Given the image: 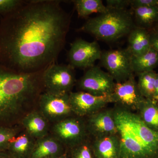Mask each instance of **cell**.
<instances>
[{
	"label": "cell",
	"instance_id": "obj_1",
	"mask_svg": "<svg viewBox=\"0 0 158 158\" xmlns=\"http://www.w3.org/2000/svg\"><path fill=\"white\" fill-rule=\"evenodd\" d=\"M61 1H24L0 19V65L19 73L44 71L64 48L71 16Z\"/></svg>",
	"mask_w": 158,
	"mask_h": 158
},
{
	"label": "cell",
	"instance_id": "obj_2",
	"mask_svg": "<svg viewBox=\"0 0 158 158\" xmlns=\"http://www.w3.org/2000/svg\"><path fill=\"white\" fill-rule=\"evenodd\" d=\"M44 71L19 73L0 65V125L13 127L23 108L39 98Z\"/></svg>",
	"mask_w": 158,
	"mask_h": 158
},
{
	"label": "cell",
	"instance_id": "obj_3",
	"mask_svg": "<svg viewBox=\"0 0 158 158\" xmlns=\"http://www.w3.org/2000/svg\"><path fill=\"white\" fill-rule=\"evenodd\" d=\"M120 139V158H158V131L144 124L136 113L114 106Z\"/></svg>",
	"mask_w": 158,
	"mask_h": 158
},
{
	"label": "cell",
	"instance_id": "obj_4",
	"mask_svg": "<svg viewBox=\"0 0 158 158\" xmlns=\"http://www.w3.org/2000/svg\"><path fill=\"white\" fill-rule=\"evenodd\" d=\"M109 9L107 12L88 19L78 31L90 34L99 40L110 42L128 35L136 27L132 11L128 9Z\"/></svg>",
	"mask_w": 158,
	"mask_h": 158
},
{
	"label": "cell",
	"instance_id": "obj_5",
	"mask_svg": "<svg viewBox=\"0 0 158 158\" xmlns=\"http://www.w3.org/2000/svg\"><path fill=\"white\" fill-rule=\"evenodd\" d=\"M43 83L45 92L69 94L76 83L75 69L69 64H52L44 71Z\"/></svg>",
	"mask_w": 158,
	"mask_h": 158
},
{
	"label": "cell",
	"instance_id": "obj_6",
	"mask_svg": "<svg viewBox=\"0 0 158 158\" xmlns=\"http://www.w3.org/2000/svg\"><path fill=\"white\" fill-rule=\"evenodd\" d=\"M54 137L69 149L90 138L85 118L73 115L56 123Z\"/></svg>",
	"mask_w": 158,
	"mask_h": 158
},
{
	"label": "cell",
	"instance_id": "obj_7",
	"mask_svg": "<svg viewBox=\"0 0 158 158\" xmlns=\"http://www.w3.org/2000/svg\"><path fill=\"white\" fill-rule=\"evenodd\" d=\"M116 84L110 74L95 65L87 69L77 83L79 91L97 96H110Z\"/></svg>",
	"mask_w": 158,
	"mask_h": 158
},
{
	"label": "cell",
	"instance_id": "obj_8",
	"mask_svg": "<svg viewBox=\"0 0 158 158\" xmlns=\"http://www.w3.org/2000/svg\"><path fill=\"white\" fill-rule=\"evenodd\" d=\"M132 56L126 49L110 50L102 52L100 61L103 67L116 83L127 81L134 75Z\"/></svg>",
	"mask_w": 158,
	"mask_h": 158
},
{
	"label": "cell",
	"instance_id": "obj_9",
	"mask_svg": "<svg viewBox=\"0 0 158 158\" xmlns=\"http://www.w3.org/2000/svg\"><path fill=\"white\" fill-rule=\"evenodd\" d=\"M69 94H56L44 91L40 94L38 98L40 112L48 121L56 123L74 115Z\"/></svg>",
	"mask_w": 158,
	"mask_h": 158
},
{
	"label": "cell",
	"instance_id": "obj_10",
	"mask_svg": "<svg viewBox=\"0 0 158 158\" xmlns=\"http://www.w3.org/2000/svg\"><path fill=\"white\" fill-rule=\"evenodd\" d=\"M102 52L97 41L88 42L77 38L71 44L68 54L69 64L74 69H88L100 59Z\"/></svg>",
	"mask_w": 158,
	"mask_h": 158
},
{
	"label": "cell",
	"instance_id": "obj_11",
	"mask_svg": "<svg viewBox=\"0 0 158 158\" xmlns=\"http://www.w3.org/2000/svg\"><path fill=\"white\" fill-rule=\"evenodd\" d=\"M110 97L111 103L114 104L115 106L135 113L145 99L139 90L135 75L124 82L116 83Z\"/></svg>",
	"mask_w": 158,
	"mask_h": 158
},
{
	"label": "cell",
	"instance_id": "obj_12",
	"mask_svg": "<svg viewBox=\"0 0 158 158\" xmlns=\"http://www.w3.org/2000/svg\"><path fill=\"white\" fill-rule=\"evenodd\" d=\"M69 99L74 115L85 118L111 103L110 96H97L82 91L71 92Z\"/></svg>",
	"mask_w": 158,
	"mask_h": 158
},
{
	"label": "cell",
	"instance_id": "obj_13",
	"mask_svg": "<svg viewBox=\"0 0 158 158\" xmlns=\"http://www.w3.org/2000/svg\"><path fill=\"white\" fill-rule=\"evenodd\" d=\"M85 118L88 134L92 139L118 134L113 108H105Z\"/></svg>",
	"mask_w": 158,
	"mask_h": 158
},
{
	"label": "cell",
	"instance_id": "obj_14",
	"mask_svg": "<svg viewBox=\"0 0 158 158\" xmlns=\"http://www.w3.org/2000/svg\"><path fill=\"white\" fill-rule=\"evenodd\" d=\"M95 158H120V141L118 134L92 139Z\"/></svg>",
	"mask_w": 158,
	"mask_h": 158
},
{
	"label": "cell",
	"instance_id": "obj_15",
	"mask_svg": "<svg viewBox=\"0 0 158 158\" xmlns=\"http://www.w3.org/2000/svg\"><path fill=\"white\" fill-rule=\"evenodd\" d=\"M64 147L55 137L46 136L35 141L28 158H51L58 156L65 152Z\"/></svg>",
	"mask_w": 158,
	"mask_h": 158
},
{
	"label": "cell",
	"instance_id": "obj_16",
	"mask_svg": "<svg viewBox=\"0 0 158 158\" xmlns=\"http://www.w3.org/2000/svg\"><path fill=\"white\" fill-rule=\"evenodd\" d=\"M149 30L136 27L128 35L127 49L132 56H141L151 48Z\"/></svg>",
	"mask_w": 158,
	"mask_h": 158
},
{
	"label": "cell",
	"instance_id": "obj_17",
	"mask_svg": "<svg viewBox=\"0 0 158 158\" xmlns=\"http://www.w3.org/2000/svg\"><path fill=\"white\" fill-rule=\"evenodd\" d=\"M47 119L40 112L28 113L22 120L23 126L27 133L34 139H40L47 135L48 124Z\"/></svg>",
	"mask_w": 158,
	"mask_h": 158
},
{
	"label": "cell",
	"instance_id": "obj_18",
	"mask_svg": "<svg viewBox=\"0 0 158 158\" xmlns=\"http://www.w3.org/2000/svg\"><path fill=\"white\" fill-rule=\"evenodd\" d=\"M17 136L9 141L6 152L11 157L28 158L36 141L27 133Z\"/></svg>",
	"mask_w": 158,
	"mask_h": 158
},
{
	"label": "cell",
	"instance_id": "obj_19",
	"mask_svg": "<svg viewBox=\"0 0 158 158\" xmlns=\"http://www.w3.org/2000/svg\"><path fill=\"white\" fill-rule=\"evenodd\" d=\"M158 65V52L152 48L141 56H132V69L136 75L153 71Z\"/></svg>",
	"mask_w": 158,
	"mask_h": 158
},
{
	"label": "cell",
	"instance_id": "obj_20",
	"mask_svg": "<svg viewBox=\"0 0 158 158\" xmlns=\"http://www.w3.org/2000/svg\"><path fill=\"white\" fill-rule=\"evenodd\" d=\"M136 113L148 127L158 131V105L156 102L145 99Z\"/></svg>",
	"mask_w": 158,
	"mask_h": 158
},
{
	"label": "cell",
	"instance_id": "obj_21",
	"mask_svg": "<svg viewBox=\"0 0 158 158\" xmlns=\"http://www.w3.org/2000/svg\"><path fill=\"white\" fill-rule=\"evenodd\" d=\"M133 9L136 27L148 29L158 22V6L139 7Z\"/></svg>",
	"mask_w": 158,
	"mask_h": 158
},
{
	"label": "cell",
	"instance_id": "obj_22",
	"mask_svg": "<svg viewBox=\"0 0 158 158\" xmlns=\"http://www.w3.org/2000/svg\"><path fill=\"white\" fill-rule=\"evenodd\" d=\"M73 2L78 15L83 18L93 13L102 14L109 9L101 0H75Z\"/></svg>",
	"mask_w": 158,
	"mask_h": 158
},
{
	"label": "cell",
	"instance_id": "obj_23",
	"mask_svg": "<svg viewBox=\"0 0 158 158\" xmlns=\"http://www.w3.org/2000/svg\"><path fill=\"white\" fill-rule=\"evenodd\" d=\"M156 74V73L153 70L137 75L138 88L142 96L145 99L154 101Z\"/></svg>",
	"mask_w": 158,
	"mask_h": 158
},
{
	"label": "cell",
	"instance_id": "obj_24",
	"mask_svg": "<svg viewBox=\"0 0 158 158\" xmlns=\"http://www.w3.org/2000/svg\"><path fill=\"white\" fill-rule=\"evenodd\" d=\"M69 150L70 158H95L90 138Z\"/></svg>",
	"mask_w": 158,
	"mask_h": 158
},
{
	"label": "cell",
	"instance_id": "obj_25",
	"mask_svg": "<svg viewBox=\"0 0 158 158\" xmlns=\"http://www.w3.org/2000/svg\"><path fill=\"white\" fill-rule=\"evenodd\" d=\"M18 128L0 125V152H6L9 141L17 135Z\"/></svg>",
	"mask_w": 158,
	"mask_h": 158
},
{
	"label": "cell",
	"instance_id": "obj_26",
	"mask_svg": "<svg viewBox=\"0 0 158 158\" xmlns=\"http://www.w3.org/2000/svg\"><path fill=\"white\" fill-rule=\"evenodd\" d=\"M24 1L0 0V15H4L20 6Z\"/></svg>",
	"mask_w": 158,
	"mask_h": 158
},
{
	"label": "cell",
	"instance_id": "obj_27",
	"mask_svg": "<svg viewBox=\"0 0 158 158\" xmlns=\"http://www.w3.org/2000/svg\"><path fill=\"white\" fill-rule=\"evenodd\" d=\"M106 3L108 9L117 10L127 9L131 6V0H106Z\"/></svg>",
	"mask_w": 158,
	"mask_h": 158
},
{
	"label": "cell",
	"instance_id": "obj_28",
	"mask_svg": "<svg viewBox=\"0 0 158 158\" xmlns=\"http://www.w3.org/2000/svg\"><path fill=\"white\" fill-rule=\"evenodd\" d=\"M132 9L139 7L158 6V0H131Z\"/></svg>",
	"mask_w": 158,
	"mask_h": 158
},
{
	"label": "cell",
	"instance_id": "obj_29",
	"mask_svg": "<svg viewBox=\"0 0 158 158\" xmlns=\"http://www.w3.org/2000/svg\"><path fill=\"white\" fill-rule=\"evenodd\" d=\"M149 32L151 47L158 52V34L152 30Z\"/></svg>",
	"mask_w": 158,
	"mask_h": 158
},
{
	"label": "cell",
	"instance_id": "obj_30",
	"mask_svg": "<svg viewBox=\"0 0 158 158\" xmlns=\"http://www.w3.org/2000/svg\"><path fill=\"white\" fill-rule=\"evenodd\" d=\"M155 94L154 101L158 102V73L156 74L155 84Z\"/></svg>",
	"mask_w": 158,
	"mask_h": 158
},
{
	"label": "cell",
	"instance_id": "obj_31",
	"mask_svg": "<svg viewBox=\"0 0 158 158\" xmlns=\"http://www.w3.org/2000/svg\"><path fill=\"white\" fill-rule=\"evenodd\" d=\"M51 158H70L69 157V155L68 153H67L65 152V153L62 154L61 155L55 157Z\"/></svg>",
	"mask_w": 158,
	"mask_h": 158
},
{
	"label": "cell",
	"instance_id": "obj_32",
	"mask_svg": "<svg viewBox=\"0 0 158 158\" xmlns=\"http://www.w3.org/2000/svg\"><path fill=\"white\" fill-rule=\"evenodd\" d=\"M152 30L158 34V22L153 26Z\"/></svg>",
	"mask_w": 158,
	"mask_h": 158
},
{
	"label": "cell",
	"instance_id": "obj_33",
	"mask_svg": "<svg viewBox=\"0 0 158 158\" xmlns=\"http://www.w3.org/2000/svg\"><path fill=\"white\" fill-rule=\"evenodd\" d=\"M9 155L6 152H0V158H7Z\"/></svg>",
	"mask_w": 158,
	"mask_h": 158
},
{
	"label": "cell",
	"instance_id": "obj_34",
	"mask_svg": "<svg viewBox=\"0 0 158 158\" xmlns=\"http://www.w3.org/2000/svg\"><path fill=\"white\" fill-rule=\"evenodd\" d=\"M7 158H14L11 157H9V156H8V157H7Z\"/></svg>",
	"mask_w": 158,
	"mask_h": 158
},
{
	"label": "cell",
	"instance_id": "obj_35",
	"mask_svg": "<svg viewBox=\"0 0 158 158\" xmlns=\"http://www.w3.org/2000/svg\"><path fill=\"white\" fill-rule=\"evenodd\" d=\"M157 104L158 105V102H157Z\"/></svg>",
	"mask_w": 158,
	"mask_h": 158
}]
</instances>
